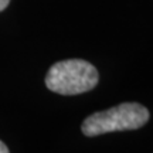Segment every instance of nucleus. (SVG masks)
Segmentation results:
<instances>
[{
	"instance_id": "nucleus-1",
	"label": "nucleus",
	"mask_w": 153,
	"mask_h": 153,
	"mask_svg": "<svg viewBox=\"0 0 153 153\" xmlns=\"http://www.w3.org/2000/svg\"><path fill=\"white\" fill-rule=\"evenodd\" d=\"M149 111L136 102H125L111 109L95 112L82 122L81 131L85 136H98L111 132L135 131L146 125Z\"/></svg>"
},
{
	"instance_id": "nucleus-3",
	"label": "nucleus",
	"mask_w": 153,
	"mask_h": 153,
	"mask_svg": "<svg viewBox=\"0 0 153 153\" xmlns=\"http://www.w3.org/2000/svg\"><path fill=\"white\" fill-rule=\"evenodd\" d=\"M9 3H10V0H0V11L4 10L6 7L9 6Z\"/></svg>"
},
{
	"instance_id": "nucleus-2",
	"label": "nucleus",
	"mask_w": 153,
	"mask_h": 153,
	"mask_svg": "<svg viewBox=\"0 0 153 153\" xmlns=\"http://www.w3.org/2000/svg\"><path fill=\"white\" fill-rule=\"evenodd\" d=\"M99 74L85 60H64L55 62L45 75V85L60 95H78L97 87Z\"/></svg>"
},
{
	"instance_id": "nucleus-4",
	"label": "nucleus",
	"mask_w": 153,
	"mask_h": 153,
	"mask_svg": "<svg viewBox=\"0 0 153 153\" xmlns=\"http://www.w3.org/2000/svg\"><path fill=\"white\" fill-rule=\"evenodd\" d=\"M0 153H9V149H7V146H6L4 143L0 140Z\"/></svg>"
}]
</instances>
